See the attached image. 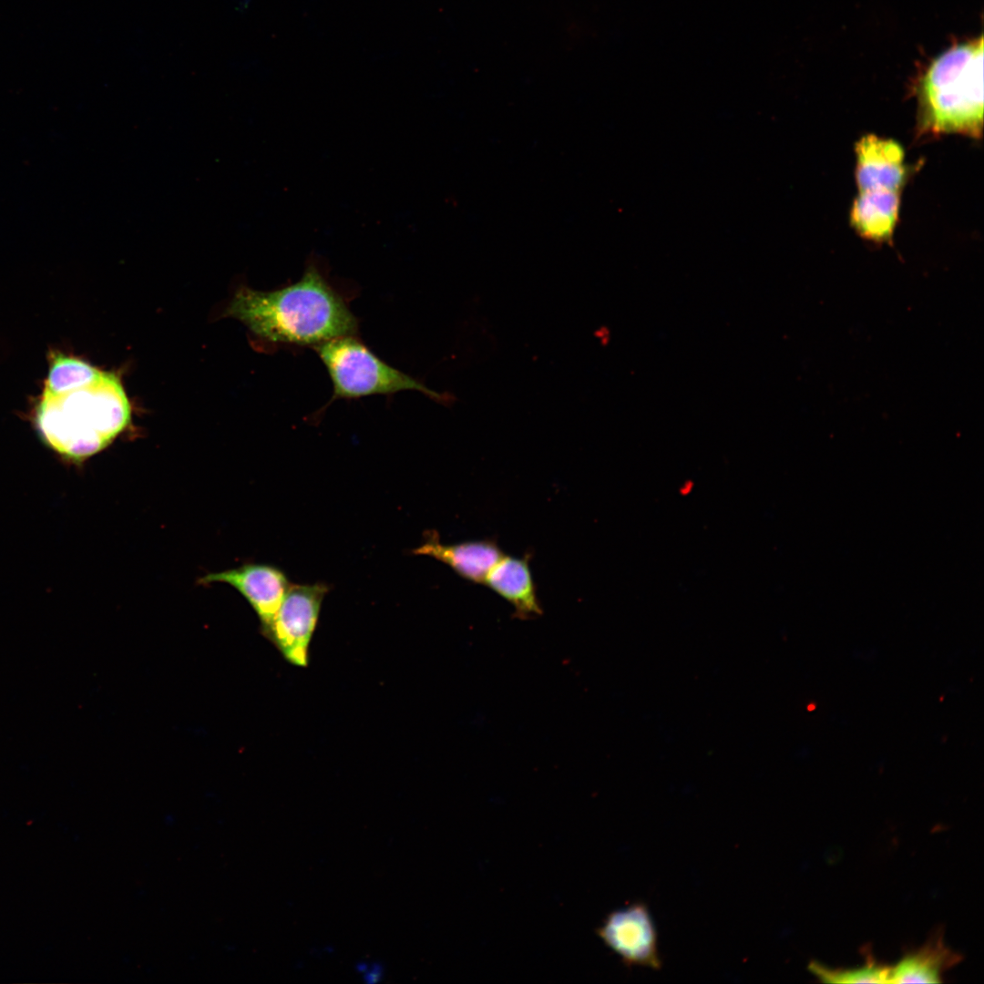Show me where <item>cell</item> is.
Segmentation results:
<instances>
[{"label":"cell","instance_id":"obj_1","mask_svg":"<svg viewBox=\"0 0 984 984\" xmlns=\"http://www.w3.org/2000/svg\"><path fill=\"white\" fill-rule=\"evenodd\" d=\"M227 313L274 343L316 346L354 335L357 329L356 317L313 263L298 282L282 289L241 288Z\"/></svg>","mask_w":984,"mask_h":984},{"label":"cell","instance_id":"obj_2","mask_svg":"<svg viewBox=\"0 0 984 984\" xmlns=\"http://www.w3.org/2000/svg\"><path fill=\"white\" fill-rule=\"evenodd\" d=\"M119 379L103 372L92 384L60 395L42 394L36 423L46 445L67 459L82 461L108 446L130 420Z\"/></svg>","mask_w":984,"mask_h":984},{"label":"cell","instance_id":"obj_3","mask_svg":"<svg viewBox=\"0 0 984 984\" xmlns=\"http://www.w3.org/2000/svg\"><path fill=\"white\" fill-rule=\"evenodd\" d=\"M983 36L953 45L937 56L917 86L918 131L981 138Z\"/></svg>","mask_w":984,"mask_h":984},{"label":"cell","instance_id":"obj_4","mask_svg":"<svg viewBox=\"0 0 984 984\" xmlns=\"http://www.w3.org/2000/svg\"><path fill=\"white\" fill-rule=\"evenodd\" d=\"M314 347L332 380V399H352L413 390L442 405H449L456 401L452 394L428 388L417 379L389 365L354 335L336 337Z\"/></svg>","mask_w":984,"mask_h":984},{"label":"cell","instance_id":"obj_5","mask_svg":"<svg viewBox=\"0 0 984 984\" xmlns=\"http://www.w3.org/2000/svg\"><path fill=\"white\" fill-rule=\"evenodd\" d=\"M328 592L323 583L291 584L281 606L265 631L290 664H309L310 644L319 620L323 600Z\"/></svg>","mask_w":984,"mask_h":984},{"label":"cell","instance_id":"obj_6","mask_svg":"<svg viewBox=\"0 0 984 984\" xmlns=\"http://www.w3.org/2000/svg\"><path fill=\"white\" fill-rule=\"evenodd\" d=\"M598 935L626 965L661 969L657 930L646 904L633 903L610 912Z\"/></svg>","mask_w":984,"mask_h":984},{"label":"cell","instance_id":"obj_7","mask_svg":"<svg viewBox=\"0 0 984 984\" xmlns=\"http://www.w3.org/2000/svg\"><path fill=\"white\" fill-rule=\"evenodd\" d=\"M198 582H221L234 587L253 608L263 629L272 620L291 586L282 570L272 565L258 563H248L236 569L209 573Z\"/></svg>","mask_w":984,"mask_h":984},{"label":"cell","instance_id":"obj_8","mask_svg":"<svg viewBox=\"0 0 984 984\" xmlns=\"http://www.w3.org/2000/svg\"><path fill=\"white\" fill-rule=\"evenodd\" d=\"M855 179L859 191H899L905 182V151L894 139L875 134L862 136L855 145Z\"/></svg>","mask_w":984,"mask_h":984},{"label":"cell","instance_id":"obj_9","mask_svg":"<svg viewBox=\"0 0 984 984\" xmlns=\"http://www.w3.org/2000/svg\"><path fill=\"white\" fill-rule=\"evenodd\" d=\"M412 552L446 564L460 578L474 584H484L489 570L504 555L494 539L444 544L436 531L427 532L424 542Z\"/></svg>","mask_w":984,"mask_h":984},{"label":"cell","instance_id":"obj_10","mask_svg":"<svg viewBox=\"0 0 984 984\" xmlns=\"http://www.w3.org/2000/svg\"><path fill=\"white\" fill-rule=\"evenodd\" d=\"M484 585L510 603L519 620H531L543 613L528 555H503L487 573Z\"/></svg>","mask_w":984,"mask_h":984},{"label":"cell","instance_id":"obj_11","mask_svg":"<svg viewBox=\"0 0 984 984\" xmlns=\"http://www.w3.org/2000/svg\"><path fill=\"white\" fill-rule=\"evenodd\" d=\"M899 209V191H859L850 210V225L864 240L889 243L898 220Z\"/></svg>","mask_w":984,"mask_h":984},{"label":"cell","instance_id":"obj_12","mask_svg":"<svg viewBox=\"0 0 984 984\" xmlns=\"http://www.w3.org/2000/svg\"><path fill=\"white\" fill-rule=\"evenodd\" d=\"M960 954L948 948L940 932L890 967L888 983H939L948 969L961 961Z\"/></svg>","mask_w":984,"mask_h":984},{"label":"cell","instance_id":"obj_13","mask_svg":"<svg viewBox=\"0 0 984 984\" xmlns=\"http://www.w3.org/2000/svg\"><path fill=\"white\" fill-rule=\"evenodd\" d=\"M102 373L80 359L53 354L44 393L60 395L85 387L98 379Z\"/></svg>","mask_w":984,"mask_h":984},{"label":"cell","instance_id":"obj_14","mask_svg":"<svg viewBox=\"0 0 984 984\" xmlns=\"http://www.w3.org/2000/svg\"><path fill=\"white\" fill-rule=\"evenodd\" d=\"M809 969L825 983H888L890 967L868 957L863 966L853 969H830L812 962Z\"/></svg>","mask_w":984,"mask_h":984}]
</instances>
